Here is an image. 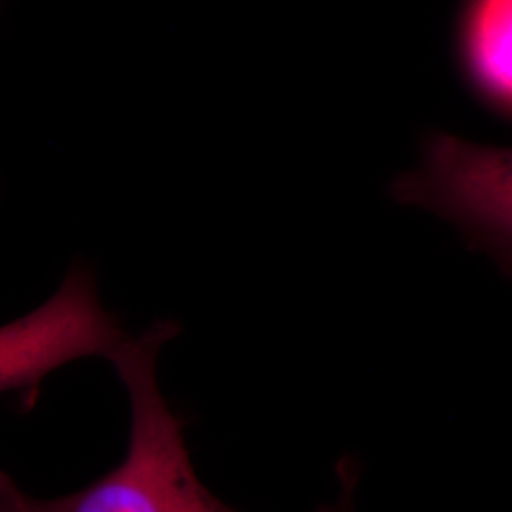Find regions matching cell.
<instances>
[{
    "mask_svg": "<svg viewBox=\"0 0 512 512\" xmlns=\"http://www.w3.org/2000/svg\"><path fill=\"white\" fill-rule=\"evenodd\" d=\"M181 332L158 321L114 349L109 361L128 391L131 427L126 458L71 495L42 499L0 473V512H239L200 480L184 437L158 382V355Z\"/></svg>",
    "mask_w": 512,
    "mask_h": 512,
    "instance_id": "cell-1",
    "label": "cell"
},
{
    "mask_svg": "<svg viewBox=\"0 0 512 512\" xmlns=\"http://www.w3.org/2000/svg\"><path fill=\"white\" fill-rule=\"evenodd\" d=\"M340 494L334 503L323 507L319 512H355V490L359 482V465L353 458H344L338 463Z\"/></svg>",
    "mask_w": 512,
    "mask_h": 512,
    "instance_id": "cell-4",
    "label": "cell"
},
{
    "mask_svg": "<svg viewBox=\"0 0 512 512\" xmlns=\"http://www.w3.org/2000/svg\"><path fill=\"white\" fill-rule=\"evenodd\" d=\"M126 336L101 306L92 270L74 266L40 308L0 327V395L35 391L50 372L84 357L109 359Z\"/></svg>",
    "mask_w": 512,
    "mask_h": 512,
    "instance_id": "cell-2",
    "label": "cell"
},
{
    "mask_svg": "<svg viewBox=\"0 0 512 512\" xmlns=\"http://www.w3.org/2000/svg\"><path fill=\"white\" fill-rule=\"evenodd\" d=\"M463 86L501 122L512 118V0H463L454 29Z\"/></svg>",
    "mask_w": 512,
    "mask_h": 512,
    "instance_id": "cell-3",
    "label": "cell"
}]
</instances>
